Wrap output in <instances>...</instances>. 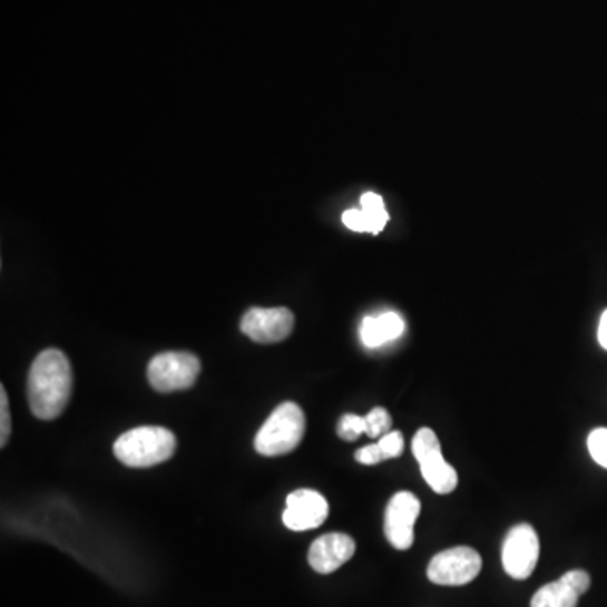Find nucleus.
<instances>
[{
	"mask_svg": "<svg viewBox=\"0 0 607 607\" xmlns=\"http://www.w3.org/2000/svg\"><path fill=\"white\" fill-rule=\"evenodd\" d=\"M74 392V370L67 354L45 350L29 370L28 399L39 420H55L67 409Z\"/></svg>",
	"mask_w": 607,
	"mask_h": 607,
	"instance_id": "nucleus-1",
	"label": "nucleus"
},
{
	"mask_svg": "<svg viewBox=\"0 0 607 607\" xmlns=\"http://www.w3.org/2000/svg\"><path fill=\"white\" fill-rule=\"evenodd\" d=\"M176 446V435L169 429L146 425L124 432L115 441L114 454L129 468H150L169 461Z\"/></svg>",
	"mask_w": 607,
	"mask_h": 607,
	"instance_id": "nucleus-2",
	"label": "nucleus"
},
{
	"mask_svg": "<svg viewBox=\"0 0 607 607\" xmlns=\"http://www.w3.org/2000/svg\"><path fill=\"white\" fill-rule=\"evenodd\" d=\"M306 432V415L294 402H284L271 413L255 438V451L277 458L295 451Z\"/></svg>",
	"mask_w": 607,
	"mask_h": 607,
	"instance_id": "nucleus-3",
	"label": "nucleus"
},
{
	"mask_svg": "<svg viewBox=\"0 0 607 607\" xmlns=\"http://www.w3.org/2000/svg\"><path fill=\"white\" fill-rule=\"evenodd\" d=\"M202 372V363L186 351H166L157 354L147 366V379L156 392L170 393L195 385Z\"/></svg>",
	"mask_w": 607,
	"mask_h": 607,
	"instance_id": "nucleus-4",
	"label": "nucleus"
},
{
	"mask_svg": "<svg viewBox=\"0 0 607 607\" xmlns=\"http://www.w3.org/2000/svg\"><path fill=\"white\" fill-rule=\"evenodd\" d=\"M412 452L420 466L423 479L438 495H449L458 488V472L446 462L441 442L432 429L423 428L412 441Z\"/></svg>",
	"mask_w": 607,
	"mask_h": 607,
	"instance_id": "nucleus-5",
	"label": "nucleus"
},
{
	"mask_svg": "<svg viewBox=\"0 0 607 607\" xmlns=\"http://www.w3.org/2000/svg\"><path fill=\"white\" fill-rule=\"evenodd\" d=\"M481 556L471 547H454L438 554L428 567V577L438 586H466L481 572Z\"/></svg>",
	"mask_w": 607,
	"mask_h": 607,
	"instance_id": "nucleus-6",
	"label": "nucleus"
},
{
	"mask_svg": "<svg viewBox=\"0 0 607 607\" xmlns=\"http://www.w3.org/2000/svg\"><path fill=\"white\" fill-rule=\"evenodd\" d=\"M540 556V540L531 525L520 523L508 531L505 538L503 560L505 572L517 580H525L533 574Z\"/></svg>",
	"mask_w": 607,
	"mask_h": 607,
	"instance_id": "nucleus-7",
	"label": "nucleus"
},
{
	"mask_svg": "<svg viewBox=\"0 0 607 607\" xmlns=\"http://www.w3.org/2000/svg\"><path fill=\"white\" fill-rule=\"evenodd\" d=\"M294 314L287 307H252L239 323V330L255 343H281L294 330Z\"/></svg>",
	"mask_w": 607,
	"mask_h": 607,
	"instance_id": "nucleus-8",
	"label": "nucleus"
},
{
	"mask_svg": "<svg viewBox=\"0 0 607 607\" xmlns=\"http://www.w3.org/2000/svg\"><path fill=\"white\" fill-rule=\"evenodd\" d=\"M420 515V501L410 491L393 495L385 511V537L393 549L409 550L415 540L417 518Z\"/></svg>",
	"mask_w": 607,
	"mask_h": 607,
	"instance_id": "nucleus-9",
	"label": "nucleus"
},
{
	"mask_svg": "<svg viewBox=\"0 0 607 607\" xmlns=\"http://www.w3.org/2000/svg\"><path fill=\"white\" fill-rule=\"evenodd\" d=\"M330 505L323 495L314 490H297L287 497L282 520L292 531L314 530L326 521Z\"/></svg>",
	"mask_w": 607,
	"mask_h": 607,
	"instance_id": "nucleus-10",
	"label": "nucleus"
},
{
	"mask_svg": "<svg viewBox=\"0 0 607 607\" xmlns=\"http://www.w3.org/2000/svg\"><path fill=\"white\" fill-rule=\"evenodd\" d=\"M590 587L586 570H570L556 582L547 584L531 597V607H577Z\"/></svg>",
	"mask_w": 607,
	"mask_h": 607,
	"instance_id": "nucleus-11",
	"label": "nucleus"
},
{
	"mask_svg": "<svg viewBox=\"0 0 607 607\" xmlns=\"http://www.w3.org/2000/svg\"><path fill=\"white\" fill-rule=\"evenodd\" d=\"M354 552H356V544L350 535L327 533L311 545L307 560L317 574L327 576V574L336 572L340 567H343L354 556Z\"/></svg>",
	"mask_w": 607,
	"mask_h": 607,
	"instance_id": "nucleus-12",
	"label": "nucleus"
},
{
	"mask_svg": "<svg viewBox=\"0 0 607 607\" xmlns=\"http://www.w3.org/2000/svg\"><path fill=\"white\" fill-rule=\"evenodd\" d=\"M383 198L376 193H364L361 196V209H347L343 213V223L353 232L376 233L382 232L389 223Z\"/></svg>",
	"mask_w": 607,
	"mask_h": 607,
	"instance_id": "nucleus-13",
	"label": "nucleus"
},
{
	"mask_svg": "<svg viewBox=\"0 0 607 607\" xmlns=\"http://www.w3.org/2000/svg\"><path fill=\"white\" fill-rule=\"evenodd\" d=\"M403 331H405L403 317L396 313H385L375 317H364L360 327V336L364 346L380 347L402 336Z\"/></svg>",
	"mask_w": 607,
	"mask_h": 607,
	"instance_id": "nucleus-14",
	"label": "nucleus"
},
{
	"mask_svg": "<svg viewBox=\"0 0 607 607\" xmlns=\"http://www.w3.org/2000/svg\"><path fill=\"white\" fill-rule=\"evenodd\" d=\"M366 422V435L372 439H380L392 431V415L383 407H375L369 415L364 417Z\"/></svg>",
	"mask_w": 607,
	"mask_h": 607,
	"instance_id": "nucleus-15",
	"label": "nucleus"
},
{
	"mask_svg": "<svg viewBox=\"0 0 607 607\" xmlns=\"http://www.w3.org/2000/svg\"><path fill=\"white\" fill-rule=\"evenodd\" d=\"M361 434H366L364 417L354 415V413H346V415L341 417L340 423H337V435L343 441H358Z\"/></svg>",
	"mask_w": 607,
	"mask_h": 607,
	"instance_id": "nucleus-16",
	"label": "nucleus"
},
{
	"mask_svg": "<svg viewBox=\"0 0 607 607\" xmlns=\"http://www.w3.org/2000/svg\"><path fill=\"white\" fill-rule=\"evenodd\" d=\"M587 448L594 461L607 469V429H596L590 432Z\"/></svg>",
	"mask_w": 607,
	"mask_h": 607,
	"instance_id": "nucleus-17",
	"label": "nucleus"
},
{
	"mask_svg": "<svg viewBox=\"0 0 607 607\" xmlns=\"http://www.w3.org/2000/svg\"><path fill=\"white\" fill-rule=\"evenodd\" d=\"M9 435H11V412H9L8 392L4 386H0V446H8Z\"/></svg>",
	"mask_w": 607,
	"mask_h": 607,
	"instance_id": "nucleus-18",
	"label": "nucleus"
},
{
	"mask_svg": "<svg viewBox=\"0 0 607 607\" xmlns=\"http://www.w3.org/2000/svg\"><path fill=\"white\" fill-rule=\"evenodd\" d=\"M380 448H382L385 459L399 458L403 452V435L400 432H389L380 438Z\"/></svg>",
	"mask_w": 607,
	"mask_h": 607,
	"instance_id": "nucleus-19",
	"label": "nucleus"
},
{
	"mask_svg": "<svg viewBox=\"0 0 607 607\" xmlns=\"http://www.w3.org/2000/svg\"><path fill=\"white\" fill-rule=\"evenodd\" d=\"M354 458H356V461L360 462V464L364 466H375L380 464V462L385 461V456H383L382 448H380L379 442L376 444L366 446V448L360 449V451H356V454H354Z\"/></svg>",
	"mask_w": 607,
	"mask_h": 607,
	"instance_id": "nucleus-20",
	"label": "nucleus"
},
{
	"mask_svg": "<svg viewBox=\"0 0 607 607\" xmlns=\"http://www.w3.org/2000/svg\"><path fill=\"white\" fill-rule=\"evenodd\" d=\"M597 337H599V344L607 351V311H604L599 321V330H597Z\"/></svg>",
	"mask_w": 607,
	"mask_h": 607,
	"instance_id": "nucleus-21",
	"label": "nucleus"
}]
</instances>
